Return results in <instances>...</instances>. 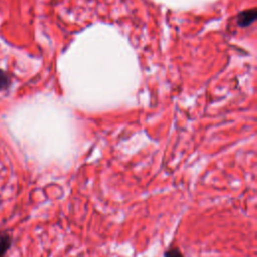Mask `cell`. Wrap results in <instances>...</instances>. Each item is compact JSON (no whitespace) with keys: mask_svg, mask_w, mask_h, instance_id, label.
Listing matches in <instances>:
<instances>
[{"mask_svg":"<svg viewBox=\"0 0 257 257\" xmlns=\"http://www.w3.org/2000/svg\"><path fill=\"white\" fill-rule=\"evenodd\" d=\"M12 235L6 231H0V257H5L12 246Z\"/></svg>","mask_w":257,"mask_h":257,"instance_id":"1","label":"cell"},{"mask_svg":"<svg viewBox=\"0 0 257 257\" xmlns=\"http://www.w3.org/2000/svg\"><path fill=\"white\" fill-rule=\"evenodd\" d=\"M10 85H11V77L6 71H4L3 69H0V91H4L8 89Z\"/></svg>","mask_w":257,"mask_h":257,"instance_id":"3","label":"cell"},{"mask_svg":"<svg viewBox=\"0 0 257 257\" xmlns=\"http://www.w3.org/2000/svg\"><path fill=\"white\" fill-rule=\"evenodd\" d=\"M256 17V14L254 12V10L252 11H244L239 15L238 18V22L240 25L242 26H246L248 24H250Z\"/></svg>","mask_w":257,"mask_h":257,"instance_id":"2","label":"cell"},{"mask_svg":"<svg viewBox=\"0 0 257 257\" xmlns=\"http://www.w3.org/2000/svg\"><path fill=\"white\" fill-rule=\"evenodd\" d=\"M164 257H184L181 250L177 247L167 249L164 253Z\"/></svg>","mask_w":257,"mask_h":257,"instance_id":"4","label":"cell"}]
</instances>
